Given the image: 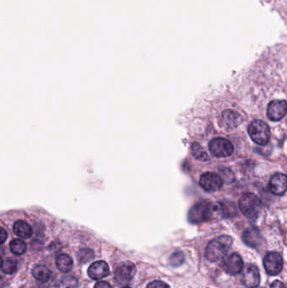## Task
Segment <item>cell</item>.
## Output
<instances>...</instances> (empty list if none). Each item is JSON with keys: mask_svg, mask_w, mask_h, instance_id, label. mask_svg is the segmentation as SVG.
Instances as JSON below:
<instances>
[{"mask_svg": "<svg viewBox=\"0 0 287 288\" xmlns=\"http://www.w3.org/2000/svg\"><path fill=\"white\" fill-rule=\"evenodd\" d=\"M79 286V280L72 275H67L61 278L55 285V288H77Z\"/></svg>", "mask_w": 287, "mask_h": 288, "instance_id": "cell-20", "label": "cell"}, {"mask_svg": "<svg viewBox=\"0 0 287 288\" xmlns=\"http://www.w3.org/2000/svg\"><path fill=\"white\" fill-rule=\"evenodd\" d=\"M232 238L229 235H221L209 242L206 246V259L209 261L217 262L223 259L232 244Z\"/></svg>", "mask_w": 287, "mask_h": 288, "instance_id": "cell-1", "label": "cell"}, {"mask_svg": "<svg viewBox=\"0 0 287 288\" xmlns=\"http://www.w3.org/2000/svg\"><path fill=\"white\" fill-rule=\"evenodd\" d=\"M32 275L38 281L45 283L51 280V278L53 276V272L48 267L43 264H38L33 268Z\"/></svg>", "mask_w": 287, "mask_h": 288, "instance_id": "cell-18", "label": "cell"}, {"mask_svg": "<svg viewBox=\"0 0 287 288\" xmlns=\"http://www.w3.org/2000/svg\"><path fill=\"white\" fill-rule=\"evenodd\" d=\"M121 288H132V287H129V286H123V287Z\"/></svg>", "mask_w": 287, "mask_h": 288, "instance_id": "cell-30", "label": "cell"}, {"mask_svg": "<svg viewBox=\"0 0 287 288\" xmlns=\"http://www.w3.org/2000/svg\"><path fill=\"white\" fill-rule=\"evenodd\" d=\"M262 238L260 231L256 227H248L242 233V240L250 248L258 247Z\"/></svg>", "mask_w": 287, "mask_h": 288, "instance_id": "cell-15", "label": "cell"}, {"mask_svg": "<svg viewBox=\"0 0 287 288\" xmlns=\"http://www.w3.org/2000/svg\"><path fill=\"white\" fill-rule=\"evenodd\" d=\"M10 248L14 254L22 255L27 251V243H25L24 241L22 240V239L16 238V239L11 241V243H10Z\"/></svg>", "mask_w": 287, "mask_h": 288, "instance_id": "cell-21", "label": "cell"}, {"mask_svg": "<svg viewBox=\"0 0 287 288\" xmlns=\"http://www.w3.org/2000/svg\"><path fill=\"white\" fill-rule=\"evenodd\" d=\"M94 258H95V252L91 248H82L78 254V260L83 264H86L87 262L91 261Z\"/></svg>", "mask_w": 287, "mask_h": 288, "instance_id": "cell-24", "label": "cell"}, {"mask_svg": "<svg viewBox=\"0 0 287 288\" xmlns=\"http://www.w3.org/2000/svg\"><path fill=\"white\" fill-rule=\"evenodd\" d=\"M218 122L222 129L232 131L236 129L242 122V117H240L239 113H237V111L227 110L221 113Z\"/></svg>", "mask_w": 287, "mask_h": 288, "instance_id": "cell-10", "label": "cell"}, {"mask_svg": "<svg viewBox=\"0 0 287 288\" xmlns=\"http://www.w3.org/2000/svg\"><path fill=\"white\" fill-rule=\"evenodd\" d=\"M184 259H185V257L182 252H174L169 258V263L172 266L178 267L184 263Z\"/></svg>", "mask_w": 287, "mask_h": 288, "instance_id": "cell-25", "label": "cell"}, {"mask_svg": "<svg viewBox=\"0 0 287 288\" xmlns=\"http://www.w3.org/2000/svg\"><path fill=\"white\" fill-rule=\"evenodd\" d=\"M241 280L247 288L258 287L260 282V275L258 267L254 264H248L243 267L241 275Z\"/></svg>", "mask_w": 287, "mask_h": 288, "instance_id": "cell-7", "label": "cell"}, {"mask_svg": "<svg viewBox=\"0 0 287 288\" xmlns=\"http://www.w3.org/2000/svg\"><path fill=\"white\" fill-rule=\"evenodd\" d=\"M239 208L242 214L248 219H255L261 208V201L258 196L253 193L242 195L239 200Z\"/></svg>", "mask_w": 287, "mask_h": 288, "instance_id": "cell-4", "label": "cell"}, {"mask_svg": "<svg viewBox=\"0 0 287 288\" xmlns=\"http://www.w3.org/2000/svg\"><path fill=\"white\" fill-rule=\"evenodd\" d=\"M1 268L4 272L7 274V275H13L14 273L16 272L17 268H18V264L16 263V260L13 259H6L1 260Z\"/></svg>", "mask_w": 287, "mask_h": 288, "instance_id": "cell-23", "label": "cell"}, {"mask_svg": "<svg viewBox=\"0 0 287 288\" xmlns=\"http://www.w3.org/2000/svg\"><path fill=\"white\" fill-rule=\"evenodd\" d=\"M136 266L132 262H124L116 268L114 279L118 284H126L134 277Z\"/></svg>", "mask_w": 287, "mask_h": 288, "instance_id": "cell-9", "label": "cell"}, {"mask_svg": "<svg viewBox=\"0 0 287 288\" xmlns=\"http://www.w3.org/2000/svg\"><path fill=\"white\" fill-rule=\"evenodd\" d=\"M269 188L275 196H283L287 191V176L281 173H277L269 180Z\"/></svg>", "mask_w": 287, "mask_h": 288, "instance_id": "cell-13", "label": "cell"}, {"mask_svg": "<svg viewBox=\"0 0 287 288\" xmlns=\"http://www.w3.org/2000/svg\"><path fill=\"white\" fill-rule=\"evenodd\" d=\"M56 265L61 272L68 273L73 269L74 260L68 254H59L56 259Z\"/></svg>", "mask_w": 287, "mask_h": 288, "instance_id": "cell-19", "label": "cell"}, {"mask_svg": "<svg viewBox=\"0 0 287 288\" xmlns=\"http://www.w3.org/2000/svg\"><path fill=\"white\" fill-rule=\"evenodd\" d=\"M251 139L258 145H266L270 139V130L268 125L261 120H254L248 128Z\"/></svg>", "mask_w": 287, "mask_h": 288, "instance_id": "cell-3", "label": "cell"}, {"mask_svg": "<svg viewBox=\"0 0 287 288\" xmlns=\"http://www.w3.org/2000/svg\"><path fill=\"white\" fill-rule=\"evenodd\" d=\"M270 288H287L284 283L280 280H274L270 285Z\"/></svg>", "mask_w": 287, "mask_h": 288, "instance_id": "cell-28", "label": "cell"}, {"mask_svg": "<svg viewBox=\"0 0 287 288\" xmlns=\"http://www.w3.org/2000/svg\"><path fill=\"white\" fill-rule=\"evenodd\" d=\"M237 213V207L234 202L229 201H223L216 203V214L217 217L232 218Z\"/></svg>", "mask_w": 287, "mask_h": 288, "instance_id": "cell-16", "label": "cell"}, {"mask_svg": "<svg viewBox=\"0 0 287 288\" xmlns=\"http://www.w3.org/2000/svg\"><path fill=\"white\" fill-rule=\"evenodd\" d=\"M191 153L195 159L201 160V161H206L209 159L208 154L206 153V151L203 149L202 147L199 143H193L191 145Z\"/></svg>", "mask_w": 287, "mask_h": 288, "instance_id": "cell-22", "label": "cell"}, {"mask_svg": "<svg viewBox=\"0 0 287 288\" xmlns=\"http://www.w3.org/2000/svg\"><path fill=\"white\" fill-rule=\"evenodd\" d=\"M216 215V205L211 203L208 201H200L195 204L192 208L190 209L188 218L191 223H200V222L211 221Z\"/></svg>", "mask_w": 287, "mask_h": 288, "instance_id": "cell-2", "label": "cell"}, {"mask_svg": "<svg viewBox=\"0 0 287 288\" xmlns=\"http://www.w3.org/2000/svg\"><path fill=\"white\" fill-rule=\"evenodd\" d=\"M8 234H7V232H6V229L2 227L1 228V243H4L6 242V238L8 237Z\"/></svg>", "mask_w": 287, "mask_h": 288, "instance_id": "cell-29", "label": "cell"}, {"mask_svg": "<svg viewBox=\"0 0 287 288\" xmlns=\"http://www.w3.org/2000/svg\"><path fill=\"white\" fill-rule=\"evenodd\" d=\"M147 288H170L167 283L161 280H154L147 285Z\"/></svg>", "mask_w": 287, "mask_h": 288, "instance_id": "cell-26", "label": "cell"}, {"mask_svg": "<svg viewBox=\"0 0 287 288\" xmlns=\"http://www.w3.org/2000/svg\"><path fill=\"white\" fill-rule=\"evenodd\" d=\"M200 185L206 191L216 192L222 187L223 180L218 174L206 172L200 176Z\"/></svg>", "mask_w": 287, "mask_h": 288, "instance_id": "cell-8", "label": "cell"}, {"mask_svg": "<svg viewBox=\"0 0 287 288\" xmlns=\"http://www.w3.org/2000/svg\"><path fill=\"white\" fill-rule=\"evenodd\" d=\"M13 231L16 235L22 238H31L33 234L32 226L23 220H19L14 223Z\"/></svg>", "mask_w": 287, "mask_h": 288, "instance_id": "cell-17", "label": "cell"}, {"mask_svg": "<svg viewBox=\"0 0 287 288\" xmlns=\"http://www.w3.org/2000/svg\"><path fill=\"white\" fill-rule=\"evenodd\" d=\"M110 274V268L106 261L99 260L90 264L88 269V275L93 280H101Z\"/></svg>", "mask_w": 287, "mask_h": 288, "instance_id": "cell-14", "label": "cell"}, {"mask_svg": "<svg viewBox=\"0 0 287 288\" xmlns=\"http://www.w3.org/2000/svg\"><path fill=\"white\" fill-rule=\"evenodd\" d=\"M222 268L224 271L231 275H237L242 272L243 269V260L242 257L237 253L230 254L224 258L222 262Z\"/></svg>", "mask_w": 287, "mask_h": 288, "instance_id": "cell-11", "label": "cell"}, {"mask_svg": "<svg viewBox=\"0 0 287 288\" xmlns=\"http://www.w3.org/2000/svg\"><path fill=\"white\" fill-rule=\"evenodd\" d=\"M94 288H112V286L108 282L101 280V281L96 283Z\"/></svg>", "mask_w": 287, "mask_h": 288, "instance_id": "cell-27", "label": "cell"}, {"mask_svg": "<svg viewBox=\"0 0 287 288\" xmlns=\"http://www.w3.org/2000/svg\"><path fill=\"white\" fill-rule=\"evenodd\" d=\"M283 258L278 252H269L263 258V267L269 275H277L283 269Z\"/></svg>", "mask_w": 287, "mask_h": 288, "instance_id": "cell-6", "label": "cell"}, {"mask_svg": "<svg viewBox=\"0 0 287 288\" xmlns=\"http://www.w3.org/2000/svg\"><path fill=\"white\" fill-rule=\"evenodd\" d=\"M287 113V102L275 100L269 102L267 107V117L270 121L278 122L283 119Z\"/></svg>", "mask_w": 287, "mask_h": 288, "instance_id": "cell-12", "label": "cell"}, {"mask_svg": "<svg viewBox=\"0 0 287 288\" xmlns=\"http://www.w3.org/2000/svg\"><path fill=\"white\" fill-rule=\"evenodd\" d=\"M209 148L214 156L217 158H226L232 155L234 150L232 143L226 138H216L212 139L209 144Z\"/></svg>", "mask_w": 287, "mask_h": 288, "instance_id": "cell-5", "label": "cell"}]
</instances>
